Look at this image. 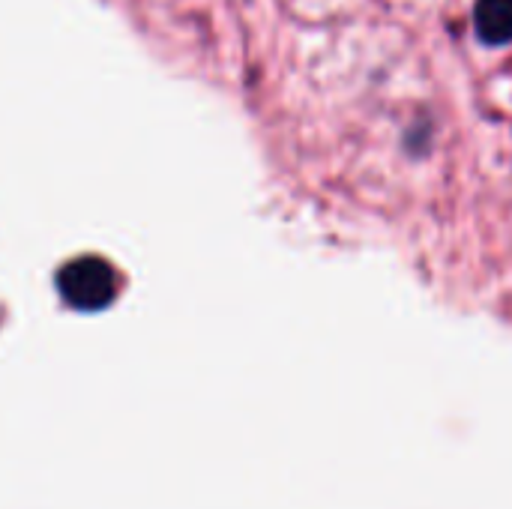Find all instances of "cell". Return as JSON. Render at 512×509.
<instances>
[{
  "label": "cell",
  "instance_id": "obj_1",
  "mask_svg": "<svg viewBox=\"0 0 512 509\" xmlns=\"http://www.w3.org/2000/svg\"><path fill=\"white\" fill-rule=\"evenodd\" d=\"M57 288L72 309L102 312L117 297V273L105 258L84 255L63 264V270L57 273Z\"/></svg>",
  "mask_w": 512,
  "mask_h": 509
},
{
  "label": "cell",
  "instance_id": "obj_2",
  "mask_svg": "<svg viewBox=\"0 0 512 509\" xmlns=\"http://www.w3.org/2000/svg\"><path fill=\"white\" fill-rule=\"evenodd\" d=\"M474 30L486 45L512 42V0H477Z\"/></svg>",
  "mask_w": 512,
  "mask_h": 509
}]
</instances>
